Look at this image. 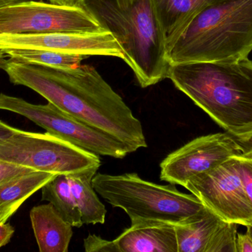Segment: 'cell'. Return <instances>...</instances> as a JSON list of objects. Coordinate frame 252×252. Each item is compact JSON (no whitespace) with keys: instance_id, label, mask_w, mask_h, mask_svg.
Instances as JSON below:
<instances>
[{"instance_id":"7402d4cb","label":"cell","mask_w":252,"mask_h":252,"mask_svg":"<svg viewBox=\"0 0 252 252\" xmlns=\"http://www.w3.org/2000/svg\"><path fill=\"white\" fill-rule=\"evenodd\" d=\"M35 170L0 159V184Z\"/></svg>"},{"instance_id":"3957f363","label":"cell","mask_w":252,"mask_h":252,"mask_svg":"<svg viewBox=\"0 0 252 252\" xmlns=\"http://www.w3.org/2000/svg\"><path fill=\"white\" fill-rule=\"evenodd\" d=\"M252 51V0H216L203 9L167 51L170 65L239 62Z\"/></svg>"},{"instance_id":"f1b7e54d","label":"cell","mask_w":252,"mask_h":252,"mask_svg":"<svg viewBox=\"0 0 252 252\" xmlns=\"http://www.w3.org/2000/svg\"><path fill=\"white\" fill-rule=\"evenodd\" d=\"M6 57L7 56L4 54V51L1 49H0V70L4 71V68H5L6 64L7 62Z\"/></svg>"},{"instance_id":"5bb4252c","label":"cell","mask_w":252,"mask_h":252,"mask_svg":"<svg viewBox=\"0 0 252 252\" xmlns=\"http://www.w3.org/2000/svg\"><path fill=\"white\" fill-rule=\"evenodd\" d=\"M30 217L40 252H68L73 226L62 217L53 204L33 207Z\"/></svg>"},{"instance_id":"2e32d148","label":"cell","mask_w":252,"mask_h":252,"mask_svg":"<svg viewBox=\"0 0 252 252\" xmlns=\"http://www.w3.org/2000/svg\"><path fill=\"white\" fill-rule=\"evenodd\" d=\"M56 176L54 173L33 171L0 184V223H7L27 199Z\"/></svg>"},{"instance_id":"7a4b0ae2","label":"cell","mask_w":252,"mask_h":252,"mask_svg":"<svg viewBox=\"0 0 252 252\" xmlns=\"http://www.w3.org/2000/svg\"><path fill=\"white\" fill-rule=\"evenodd\" d=\"M167 78L241 144L252 141V78L239 62L170 65Z\"/></svg>"},{"instance_id":"277c9868","label":"cell","mask_w":252,"mask_h":252,"mask_svg":"<svg viewBox=\"0 0 252 252\" xmlns=\"http://www.w3.org/2000/svg\"><path fill=\"white\" fill-rule=\"evenodd\" d=\"M83 6L118 39L124 61L141 87L155 85L167 78L170 64L165 35L151 0H136L125 10L113 0H84Z\"/></svg>"},{"instance_id":"4fadbf2b","label":"cell","mask_w":252,"mask_h":252,"mask_svg":"<svg viewBox=\"0 0 252 252\" xmlns=\"http://www.w3.org/2000/svg\"><path fill=\"white\" fill-rule=\"evenodd\" d=\"M114 241L119 252H178L175 225L164 222L132 223Z\"/></svg>"},{"instance_id":"83f0119b","label":"cell","mask_w":252,"mask_h":252,"mask_svg":"<svg viewBox=\"0 0 252 252\" xmlns=\"http://www.w3.org/2000/svg\"><path fill=\"white\" fill-rule=\"evenodd\" d=\"M113 1L118 7L125 10L131 7L136 2V0H113Z\"/></svg>"},{"instance_id":"52a82bcc","label":"cell","mask_w":252,"mask_h":252,"mask_svg":"<svg viewBox=\"0 0 252 252\" xmlns=\"http://www.w3.org/2000/svg\"><path fill=\"white\" fill-rule=\"evenodd\" d=\"M0 109L25 117L47 133L97 155L125 158L131 149L111 135L63 112L53 104L33 105L0 93Z\"/></svg>"},{"instance_id":"9a60e30c","label":"cell","mask_w":252,"mask_h":252,"mask_svg":"<svg viewBox=\"0 0 252 252\" xmlns=\"http://www.w3.org/2000/svg\"><path fill=\"white\" fill-rule=\"evenodd\" d=\"M216 0H151L157 20L165 35L167 51L191 21Z\"/></svg>"},{"instance_id":"9c48e42d","label":"cell","mask_w":252,"mask_h":252,"mask_svg":"<svg viewBox=\"0 0 252 252\" xmlns=\"http://www.w3.org/2000/svg\"><path fill=\"white\" fill-rule=\"evenodd\" d=\"M183 186L224 221L252 226V206L241 180L237 155L191 178Z\"/></svg>"},{"instance_id":"4316f807","label":"cell","mask_w":252,"mask_h":252,"mask_svg":"<svg viewBox=\"0 0 252 252\" xmlns=\"http://www.w3.org/2000/svg\"><path fill=\"white\" fill-rule=\"evenodd\" d=\"M49 2L58 5L69 6V7H83L84 0H48Z\"/></svg>"},{"instance_id":"ffe728a7","label":"cell","mask_w":252,"mask_h":252,"mask_svg":"<svg viewBox=\"0 0 252 252\" xmlns=\"http://www.w3.org/2000/svg\"><path fill=\"white\" fill-rule=\"evenodd\" d=\"M237 158L241 180L252 206V151H245L244 153L237 155Z\"/></svg>"},{"instance_id":"5b68a950","label":"cell","mask_w":252,"mask_h":252,"mask_svg":"<svg viewBox=\"0 0 252 252\" xmlns=\"http://www.w3.org/2000/svg\"><path fill=\"white\" fill-rule=\"evenodd\" d=\"M92 183L105 201L125 212L131 224L154 220L184 225L208 210L193 194L179 192L171 183L159 185L143 180L136 173H96Z\"/></svg>"},{"instance_id":"d4e9b609","label":"cell","mask_w":252,"mask_h":252,"mask_svg":"<svg viewBox=\"0 0 252 252\" xmlns=\"http://www.w3.org/2000/svg\"><path fill=\"white\" fill-rule=\"evenodd\" d=\"M21 130L10 127L8 124L0 121V143L7 140L16 133H19Z\"/></svg>"},{"instance_id":"484cf974","label":"cell","mask_w":252,"mask_h":252,"mask_svg":"<svg viewBox=\"0 0 252 252\" xmlns=\"http://www.w3.org/2000/svg\"><path fill=\"white\" fill-rule=\"evenodd\" d=\"M239 64L243 71H244L246 73L248 74L252 78V61L250 60L249 58H245V59L240 60ZM246 144H247V147H244L245 151H252V141L251 142H250V143Z\"/></svg>"},{"instance_id":"4dcf8cb0","label":"cell","mask_w":252,"mask_h":252,"mask_svg":"<svg viewBox=\"0 0 252 252\" xmlns=\"http://www.w3.org/2000/svg\"><path fill=\"white\" fill-rule=\"evenodd\" d=\"M250 229H251V232H252V226H250Z\"/></svg>"},{"instance_id":"cb8c5ba5","label":"cell","mask_w":252,"mask_h":252,"mask_svg":"<svg viewBox=\"0 0 252 252\" xmlns=\"http://www.w3.org/2000/svg\"><path fill=\"white\" fill-rule=\"evenodd\" d=\"M14 232V229L10 223H0V248L10 242Z\"/></svg>"},{"instance_id":"6da1fadb","label":"cell","mask_w":252,"mask_h":252,"mask_svg":"<svg viewBox=\"0 0 252 252\" xmlns=\"http://www.w3.org/2000/svg\"><path fill=\"white\" fill-rule=\"evenodd\" d=\"M4 71L63 112L108 133L132 152L147 147L143 127L94 67L57 69L7 59Z\"/></svg>"},{"instance_id":"8992f818","label":"cell","mask_w":252,"mask_h":252,"mask_svg":"<svg viewBox=\"0 0 252 252\" xmlns=\"http://www.w3.org/2000/svg\"><path fill=\"white\" fill-rule=\"evenodd\" d=\"M0 159L35 171L81 174L101 165L99 155L50 133L20 130L0 143Z\"/></svg>"},{"instance_id":"d6986e66","label":"cell","mask_w":252,"mask_h":252,"mask_svg":"<svg viewBox=\"0 0 252 252\" xmlns=\"http://www.w3.org/2000/svg\"><path fill=\"white\" fill-rule=\"evenodd\" d=\"M3 51L6 56L12 60L57 69L75 68L81 65L83 60L88 58L81 55L58 53L47 50L14 49Z\"/></svg>"},{"instance_id":"30bf717a","label":"cell","mask_w":252,"mask_h":252,"mask_svg":"<svg viewBox=\"0 0 252 252\" xmlns=\"http://www.w3.org/2000/svg\"><path fill=\"white\" fill-rule=\"evenodd\" d=\"M245 152L229 133L196 138L167 155L160 164V179L183 186L191 178L207 173L235 155Z\"/></svg>"},{"instance_id":"7c38bea8","label":"cell","mask_w":252,"mask_h":252,"mask_svg":"<svg viewBox=\"0 0 252 252\" xmlns=\"http://www.w3.org/2000/svg\"><path fill=\"white\" fill-rule=\"evenodd\" d=\"M175 229L178 252H236L237 224L224 221L210 210Z\"/></svg>"},{"instance_id":"f546056e","label":"cell","mask_w":252,"mask_h":252,"mask_svg":"<svg viewBox=\"0 0 252 252\" xmlns=\"http://www.w3.org/2000/svg\"><path fill=\"white\" fill-rule=\"evenodd\" d=\"M25 1V0H0V7L3 6L8 5L13 3L19 2V1Z\"/></svg>"},{"instance_id":"ba28073f","label":"cell","mask_w":252,"mask_h":252,"mask_svg":"<svg viewBox=\"0 0 252 252\" xmlns=\"http://www.w3.org/2000/svg\"><path fill=\"white\" fill-rule=\"evenodd\" d=\"M106 29L83 7L25 0L0 7V34L94 32Z\"/></svg>"},{"instance_id":"44dd1931","label":"cell","mask_w":252,"mask_h":252,"mask_svg":"<svg viewBox=\"0 0 252 252\" xmlns=\"http://www.w3.org/2000/svg\"><path fill=\"white\" fill-rule=\"evenodd\" d=\"M84 244L87 252H119L115 241L103 239L96 235H89Z\"/></svg>"},{"instance_id":"ac0fdd59","label":"cell","mask_w":252,"mask_h":252,"mask_svg":"<svg viewBox=\"0 0 252 252\" xmlns=\"http://www.w3.org/2000/svg\"><path fill=\"white\" fill-rule=\"evenodd\" d=\"M42 201L53 204L59 214L73 227L83 226L81 213L75 202L69 179L66 175H57L41 188Z\"/></svg>"},{"instance_id":"e0dca14e","label":"cell","mask_w":252,"mask_h":252,"mask_svg":"<svg viewBox=\"0 0 252 252\" xmlns=\"http://www.w3.org/2000/svg\"><path fill=\"white\" fill-rule=\"evenodd\" d=\"M97 171L92 170L81 174L67 176L83 224H103L106 220V207L99 199L92 183Z\"/></svg>"},{"instance_id":"603a6c76","label":"cell","mask_w":252,"mask_h":252,"mask_svg":"<svg viewBox=\"0 0 252 252\" xmlns=\"http://www.w3.org/2000/svg\"><path fill=\"white\" fill-rule=\"evenodd\" d=\"M236 252H252V234L250 226H247L245 234L237 233Z\"/></svg>"},{"instance_id":"8fae6325","label":"cell","mask_w":252,"mask_h":252,"mask_svg":"<svg viewBox=\"0 0 252 252\" xmlns=\"http://www.w3.org/2000/svg\"><path fill=\"white\" fill-rule=\"evenodd\" d=\"M0 49L40 50L87 56L124 59L118 39L106 29L94 32L0 34Z\"/></svg>"}]
</instances>
